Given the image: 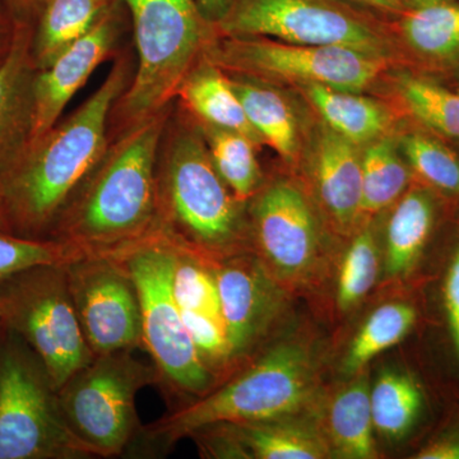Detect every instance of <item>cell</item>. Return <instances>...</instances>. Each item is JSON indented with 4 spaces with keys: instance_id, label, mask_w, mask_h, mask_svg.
Segmentation results:
<instances>
[{
    "instance_id": "6da1fadb",
    "label": "cell",
    "mask_w": 459,
    "mask_h": 459,
    "mask_svg": "<svg viewBox=\"0 0 459 459\" xmlns=\"http://www.w3.org/2000/svg\"><path fill=\"white\" fill-rule=\"evenodd\" d=\"M120 59L92 96L65 122L30 141L0 171V204L9 232L45 240L108 146V122L128 87Z\"/></svg>"
},
{
    "instance_id": "7a4b0ae2",
    "label": "cell",
    "mask_w": 459,
    "mask_h": 459,
    "mask_svg": "<svg viewBox=\"0 0 459 459\" xmlns=\"http://www.w3.org/2000/svg\"><path fill=\"white\" fill-rule=\"evenodd\" d=\"M169 110L132 124L78 188L50 238L108 255L134 246L156 228L157 162Z\"/></svg>"
},
{
    "instance_id": "3957f363",
    "label": "cell",
    "mask_w": 459,
    "mask_h": 459,
    "mask_svg": "<svg viewBox=\"0 0 459 459\" xmlns=\"http://www.w3.org/2000/svg\"><path fill=\"white\" fill-rule=\"evenodd\" d=\"M316 385L312 351L303 343L282 342L225 385L142 427L132 446L141 457H152L214 425L294 418L313 401Z\"/></svg>"
},
{
    "instance_id": "277c9868",
    "label": "cell",
    "mask_w": 459,
    "mask_h": 459,
    "mask_svg": "<svg viewBox=\"0 0 459 459\" xmlns=\"http://www.w3.org/2000/svg\"><path fill=\"white\" fill-rule=\"evenodd\" d=\"M157 162L156 229L175 247L216 263L243 238L241 202L214 168L198 133L170 134Z\"/></svg>"
},
{
    "instance_id": "5b68a950",
    "label": "cell",
    "mask_w": 459,
    "mask_h": 459,
    "mask_svg": "<svg viewBox=\"0 0 459 459\" xmlns=\"http://www.w3.org/2000/svg\"><path fill=\"white\" fill-rule=\"evenodd\" d=\"M134 25L138 65L132 83L117 99V115L141 122L168 108L186 75L198 65L213 23L197 0H124Z\"/></svg>"
},
{
    "instance_id": "8992f818",
    "label": "cell",
    "mask_w": 459,
    "mask_h": 459,
    "mask_svg": "<svg viewBox=\"0 0 459 459\" xmlns=\"http://www.w3.org/2000/svg\"><path fill=\"white\" fill-rule=\"evenodd\" d=\"M115 255L134 281L141 305L142 346L152 359L159 382L172 394L195 400L204 397L212 391L216 377L202 361L175 301L177 247L155 229Z\"/></svg>"
},
{
    "instance_id": "52a82bcc",
    "label": "cell",
    "mask_w": 459,
    "mask_h": 459,
    "mask_svg": "<svg viewBox=\"0 0 459 459\" xmlns=\"http://www.w3.org/2000/svg\"><path fill=\"white\" fill-rule=\"evenodd\" d=\"M86 458L44 362L0 323V459Z\"/></svg>"
},
{
    "instance_id": "ba28073f",
    "label": "cell",
    "mask_w": 459,
    "mask_h": 459,
    "mask_svg": "<svg viewBox=\"0 0 459 459\" xmlns=\"http://www.w3.org/2000/svg\"><path fill=\"white\" fill-rule=\"evenodd\" d=\"M132 351L95 356L57 389L69 430L92 458L124 455L143 427L135 398L159 377L153 365L143 364Z\"/></svg>"
},
{
    "instance_id": "9c48e42d",
    "label": "cell",
    "mask_w": 459,
    "mask_h": 459,
    "mask_svg": "<svg viewBox=\"0 0 459 459\" xmlns=\"http://www.w3.org/2000/svg\"><path fill=\"white\" fill-rule=\"evenodd\" d=\"M65 264L33 265L0 281V323L31 347L56 389L95 358L75 314Z\"/></svg>"
},
{
    "instance_id": "30bf717a",
    "label": "cell",
    "mask_w": 459,
    "mask_h": 459,
    "mask_svg": "<svg viewBox=\"0 0 459 459\" xmlns=\"http://www.w3.org/2000/svg\"><path fill=\"white\" fill-rule=\"evenodd\" d=\"M370 12L347 0H226L213 26L225 38L340 45L385 57L388 40Z\"/></svg>"
},
{
    "instance_id": "8fae6325",
    "label": "cell",
    "mask_w": 459,
    "mask_h": 459,
    "mask_svg": "<svg viewBox=\"0 0 459 459\" xmlns=\"http://www.w3.org/2000/svg\"><path fill=\"white\" fill-rule=\"evenodd\" d=\"M222 71L299 86L361 92L385 71L386 59L340 45L287 44L264 38H225L205 50Z\"/></svg>"
},
{
    "instance_id": "7c38bea8",
    "label": "cell",
    "mask_w": 459,
    "mask_h": 459,
    "mask_svg": "<svg viewBox=\"0 0 459 459\" xmlns=\"http://www.w3.org/2000/svg\"><path fill=\"white\" fill-rule=\"evenodd\" d=\"M69 290L83 336L95 356L142 346L141 305L128 268L115 253L66 263Z\"/></svg>"
},
{
    "instance_id": "4fadbf2b",
    "label": "cell",
    "mask_w": 459,
    "mask_h": 459,
    "mask_svg": "<svg viewBox=\"0 0 459 459\" xmlns=\"http://www.w3.org/2000/svg\"><path fill=\"white\" fill-rule=\"evenodd\" d=\"M253 232L261 261L276 280L300 282L313 273L319 232L309 202L294 184L277 181L252 205Z\"/></svg>"
},
{
    "instance_id": "5bb4252c",
    "label": "cell",
    "mask_w": 459,
    "mask_h": 459,
    "mask_svg": "<svg viewBox=\"0 0 459 459\" xmlns=\"http://www.w3.org/2000/svg\"><path fill=\"white\" fill-rule=\"evenodd\" d=\"M231 365L246 359L282 309L285 294L261 258L237 255L213 263Z\"/></svg>"
},
{
    "instance_id": "9a60e30c",
    "label": "cell",
    "mask_w": 459,
    "mask_h": 459,
    "mask_svg": "<svg viewBox=\"0 0 459 459\" xmlns=\"http://www.w3.org/2000/svg\"><path fill=\"white\" fill-rule=\"evenodd\" d=\"M117 25L110 9L83 38L36 74L33 82L31 138L36 140L59 122L66 105L113 49Z\"/></svg>"
},
{
    "instance_id": "2e32d148",
    "label": "cell",
    "mask_w": 459,
    "mask_h": 459,
    "mask_svg": "<svg viewBox=\"0 0 459 459\" xmlns=\"http://www.w3.org/2000/svg\"><path fill=\"white\" fill-rule=\"evenodd\" d=\"M33 30L16 21L5 56L0 60V171L7 168L31 138L33 82Z\"/></svg>"
},
{
    "instance_id": "e0dca14e",
    "label": "cell",
    "mask_w": 459,
    "mask_h": 459,
    "mask_svg": "<svg viewBox=\"0 0 459 459\" xmlns=\"http://www.w3.org/2000/svg\"><path fill=\"white\" fill-rule=\"evenodd\" d=\"M313 164L323 207L341 229H349L362 213V157L356 144L323 126Z\"/></svg>"
},
{
    "instance_id": "ac0fdd59",
    "label": "cell",
    "mask_w": 459,
    "mask_h": 459,
    "mask_svg": "<svg viewBox=\"0 0 459 459\" xmlns=\"http://www.w3.org/2000/svg\"><path fill=\"white\" fill-rule=\"evenodd\" d=\"M214 427L234 444L238 458L322 459L332 455L327 437L292 418Z\"/></svg>"
},
{
    "instance_id": "d6986e66",
    "label": "cell",
    "mask_w": 459,
    "mask_h": 459,
    "mask_svg": "<svg viewBox=\"0 0 459 459\" xmlns=\"http://www.w3.org/2000/svg\"><path fill=\"white\" fill-rule=\"evenodd\" d=\"M177 98L190 113L201 117L205 126L243 133L255 142L261 137L247 120L240 99L232 89L230 78L210 60L199 63L183 81Z\"/></svg>"
},
{
    "instance_id": "ffe728a7",
    "label": "cell",
    "mask_w": 459,
    "mask_h": 459,
    "mask_svg": "<svg viewBox=\"0 0 459 459\" xmlns=\"http://www.w3.org/2000/svg\"><path fill=\"white\" fill-rule=\"evenodd\" d=\"M108 11V0H42L32 56L38 71L83 38Z\"/></svg>"
},
{
    "instance_id": "44dd1931",
    "label": "cell",
    "mask_w": 459,
    "mask_h": 459,
    "mask_svg": "<svg viewBox=\"0 0 459 459\" xmlns=\"http://www.w3.org/2000/svg\"><path fill=\"white\" fill-rule=\"evenodd\" d=\"M397 29L411 49L430 62L459 59V0L409 5L397 16Z\"/></svg>"
},
{
    "instance_id": "7402d4cb",
    "label": "cell",
    "mask_w": 459,
    "mask_h": 459,
    "mask_svg": "<svg viewBox=\"0 0 459 459\" xmlns=\"http://www.w3.org/2000/svg\"><path fill=\"white\" fill-rule=\"evenodd\" d=\"M301 89L322 115L325 126L356 146L379 140L388 128L389 115L385 108L360 92L316 84Z\"/></svg>"
},
{
    "instance_id": "603a6c76",
    "label": "cell",
    "mask_w": 459,
    "mask_h": 459,
    "mask_svg": "<svg viewBox=\"0 0 459 459\" xmlns=\"http://www.w3.org/2000/svg\"><path fill=\"white\" fill-rule=\"evenodd\" d=\"M370 409V386L359 377L332 401L328 415V443L332 453L349 459L377 458Z\"/></svg>"
},
{
    "instance_id": "cb8c5ba5",
    "label": "cell",
    "mask_w": 459,
    "mask_h": 459,
    "mask_svg": "<svg viewBox=\"0 0 459 459\" xmlns=\"http://www.w3.org/2000/svg\"><path fill=\"white\" fill-rule=\"evenodd\" d=\"M434 204L424 190L413 189L402 197L386 228L385 271L404 277L418 263L433 229Z\"/></svg>"
},
{
    "instance_id": "d4e9b609",
    "label": "cell",
    "mask_w": 459,
    "mask_h": 459,
    "mask_svg": "<svg viewBox=\"0 0 459 459\" xmlns=\"http://www.w3.org/2000/svg\"><path fill=\"white\" fill-rule=\"evenodd\" d=\"M230 82L261 140L286 161L295 160L299 151L298 122L286 100L276 91L247 78H230Z\"/></svg>"
},
{
    "instance_id": "484cf974",
    "label": "cell",
    "mask_w": 459,
    "mask_h": 459,
    "mask_svg": "<svg viewBox=\"0 0 459 459\" xmlns=\"http://www.w3.org/2000/svg\"><path fill=\"white\" fill-rule=\"evenodd\" d=\"M422 403L421 389L413 377L385 371L370 389L374 429L388 439H402L415 427Z\"/></svg>"
},
{
    "instance_id": "4316f807",
    "label": "cell",
    "mask_w": 459,
    "mask_h": 459,
    "mask_svg": "<svg viewBox=\"0 0 459 459\" xmlns=\"http://www.w3.org/2000/svg\"><path fill=\"white\" fill-rule=\"evenodd\" d=\"M418 314L409 304L377 307L353 338L342 364L346 376L360 373L376 356L400 343L415 325Z\"/></svg>"
},
{
    "instance_id": "83f0119b",
    "label": "cell",
    "mask_w": 459,
    "mask_h": 459,
    "mask_svg": "<svg viewBox=\"0 0 459 459\" xmlns=\"http://www.w3.org/2000/svg\"><path fill=\"white\" fill-rule=\"evenodd\" d=\"M207 148L214 168L241 204L255 197L261 183V168L256 160L255 141L243 133L214 128L205 129Z\"/></svg>"
},
{
    "instance_id": "f1b7e54d",
    "label": "cell",
    "mask_w": 459,
    "mask_h": 459,
    "mask_svg": "<svg viewBox=\"0 0 459 459\" xmlns=\"http://www.w3.org/2000/svg\"><path fill=\"white\" fill-rule=\"evenodd\" d=\"M362 157V213H377L403 195L410 172L394 142H370Z\"/></svg>"
},
{
    "instance_id": "f546056e",
    "label": "cell",
    "mask_w": 459,
    "mask_h": 459,
    "mask_svg": "<svg viewBox=\"0 0 459 459\" xmlns=\"http://www.w3.org/2000/svg\"><path fill=\"white\" fill-rule=\"evenodd\" d=\"M398 91L416 119L433 131L459 141V92L412 75L402 78Z\"/></svg>"
},
{
    "instance_id": "4dcf8cb0",
    "label": "cell",
    "mask_w": 459,
    "mask_h": 459,
    "mask_svg": "<svg viewBox=\"0 0 459 459\" xmlns=\"http://www.w3.org/2000/svg\"><path fill=\"white\" fill-rule=\"evenodd\" d=\"M379 273V253L371 229L362 230L344 255L338 276L337 304L349 312L361 303Z\"/></svg>"
},
{
    "instance_id": "1f68e13d",
    "label": "cell",
    "mask_w": 459,
    "mask_h": 459,
    "mask_svg": "<svg viewBox=\"0 0 459 459\" xmlns=\"http://www.w3.org/2000/svg\"><path fill=\"white\" fill-rule=\"evenodd\" d=\"M401 150L413 171L434 188L459 195V159L442 142L424 133H409Z\"/></svg>"
},
{
    "instance_id": "d6a6232c",
    "label": "cell",
    "mask_w": 459,
    "mask_h": 459,
    "mask_svg": "<svg viewBox=\"0 0 459 459\" xmlns=\"http://www.w3.org/2000/svg\"><path fill=\"white\" fill-rule=\"evenodd\" d=\"M86 255L62 241L27 238L0 230V281L39 264H65Z\"/></svg>"
},
{
    "instance_id": "836d02e7",
    "label": "cell",
    "mask_w": 459,
    "mask_h": 459,
    "mask_svg": "<svg viewBox=\"0 0 459 459\" xmlns=\"http://www.w3.org/2000/svg\"><path fill=\"white\" fill-rule=\"evenodd\" d=\"M444 307H446L453 344L459 359V246L453 255L446 282H444Z\"/></svg>"
},
{
    "instance_id": "e575fe53",
    "label": "cell",
    "mask_w": 459,
    "mask_h": 459,
    "mask_svg": "<svg viewBox=\"0 0 459 459\" xmlns=\"http://www.w3.org/2000/svg\"><path fill=\"white\" fill-rule=\"evenodd\" d=\"M418 459H459V437H448L429 444L415 455Z\"/></svg>"
},
{
    "instance_id": "d590c367",
    "label": "cell",
    "mask_w": 459,
    "mask_h": 459,
    "mask_svg": "<svg viewBox=\"0 0 459 459\" xmlns=\"http://www.w3.org/2000/svg\"><path fill=\"white\" fill-rule=\"evenodd\" d=\"M347 2L369 9V11L376 12V13L394 17L400 16L402 12L407 8L403 0H347Z\"/></svg>"
},
{
    "instance_id": "8d00e7d4",
    "label": "cell",
    "mask_w": 459,
    "mask_h": 459,
    "mask_svg": "<svg viewBox=\"0 0 459 459\" xmlns=\"http://www.w3.org/2000/svg\"><path fill=\"white\" fill-rule=\"evenodd\" d=\"M197 2L204 16L213 25L225 12L226 0H197Z\"/></svg>"
},
{
    "instance_id": "74e56055",
    "label": "cell",
    "mask_w": 459,
    "mask_h": 459,
    "mask_svg": "<svg viewBox=\"0 0 459 459\" xmlns=\"http://www.w3.org/2000/svg\"><path fill=\"white\" fill-rule=\"evenodd\" d=\"M7 2L12 5V7L16 9V11L26 12L40 5L42 0H7Z\"/></svg>"
},
{
    "instance_id": "f35d334b",
    "label": "cell",
    "mask_w": 459,
    "mask_h": 459,
    "mask_svg": "<svg viewBox=\"0 0 459 459\" xmlns=\"http://www.w3.org/2000/svg\"><path fill=\"white\" fill-rule=\"evenodd\" d=\"M11 33H9L8 36L0 35V60H2V57L7 53L9 41H11Z\"/></svg>"
},
{
    "instance_id": "ab89813d",
    "label": "cell",
    "mask_w": 459,
    "mask_h": 459,
    "mask_svg": "<svg viewBox=\"0 0 459 459\" xmlns=\"http://www.w3.org/2000/svg\"><path fill=\"white\" fill-rule=\"evenodd\" d=\"M0 230L9 232L7 221H5L4 213H3L2 204H0Z\"/></svg>"
},
{
    "instance_id": "60d3db41",
    "label": "cell",
    "mask_w": 459,
    "mask_h": 459,
    "mask_svg": "<svg viewBox=\"0 0 459 459\" xmlns=\"http://www.w3.org/2000/svg\"><path fill=\"white\" fill-rule=\"evenodd\" d=\"M403 2L409 7V5L420 4V3L440 2V0H403Z\"/></svg>"
},
{
    "instance_id": "b9f144b4",
    "label": "cell",
    "mask_w": 459,
    "mask_h": 459,
    "mask_svg": "<svg viewBox=\"0 0 459 459\" xmlns=\"http://www.w3.org/2000/svg\"><path fill=\"white\" fill-rule=\"evenodd\" d=\"M3 30H5V21L4 17H3L2 13H0V32H2ZM0 35H2V33H0Z\"/></svg>"
},
{
    "instance_id": "7bdbcfd3",
    "label": "cell",
    "mask_w": 459,
    "mask_h": 459,
    "mask_svg": "<svg viewBox=\"0 0 459 459\" xmlns=\"http://www.w3.org/2000/svg\"><path fill=\"white\" fill-rule=\"evenodd\" d=\"M457 92H459V83H458V89H457Z\"/></svg>"
}]
</instances>
